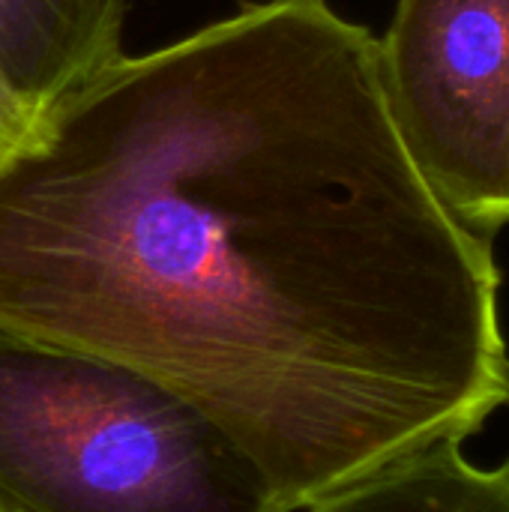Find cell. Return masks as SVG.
<instances>
[{
    "label": "cell",
    "mask_w": 509,
    "mask_h": 512,
    "mask_svg": "<svg viewBox=\"0 0 509 512\" xmlns=\"http://www.w3.org/2000/svg\"><path fill=\"white\" fill-rule=\"evenodd\" d=\"M0 327L174 390L282 512L509 405L492 237L327 0L243 6L45 108L0 162Z\"/></svg>",
    "instance_id": "cell-1"
},
{
    "label": "cell",
    "mask_w": 509,
    "mask_h": 512,
    "mask_svg": "<svg viewBox=\"0 0 509 512\" xmlns=\"http://www.w3.org/2000/svg\"><path fill=\"white\" fill-rule=\"evenodd\" d=\"M0 512H282L195 405L114 360L0 327Z\"/></svg>",
    "instance_id": "cell-2"
},
{
    "label": "cell",
    "mask_w": 509,
    "mask_h": 512,
    "mask_svg": "<svg viewBox=\"0 0 509 512\" xmlns=\"http://www.w3.org/2000/svg\"><path fill=\"white\" fill-rule=\"evenodd\" d=\"M378 63L426 180L495 237L509 225V0H399Z\"/></svg>",
    "instance_id": "cell-3"
},
{
    "label": "cell",
    "mask_w": 509,
    "mask_h": 512,
    "mask_svg": "<svg viewBox=\"0 0 509 512\" xmlns=\"http://www.w3.org/2000/svg\"><path fill=\"white\" fill-rule=\"evenodd\" d=\"M129 0H0V72L36 117L120 57Z\"/></svg>",
    "instance_id": "cell-4"
},
{
    "label": "cell",
    "mask_w": 509,
    "mask_h": 512,
    "mask_svg": "<svg viewBox=\"0 0 509 512\" xmlns=\"http://www.w3.org/2000/svg\"><path fill=\"white\" fill-rule=\"evenodd\" d=\"M297 512H509V456L483 468L462 441H438Z\"/></svg>",
    "instance_id": "cell-5"
},
{
    "label": "cell",
    "mask_w": 509,
    "mask_h": 512,
    "mask_svg": "<svg viewBox=\"0 0 509 512\" xmlns=\"http://www.w3.org/2000/svg\"><path fill=\"white\" fill-rule=\"evenodd\" d=\"M36 111L18 96V90L0 72V162L27 144L36 129Z\"/></svg>",
    "instance_id": "cell-6"
}]
</instances>
